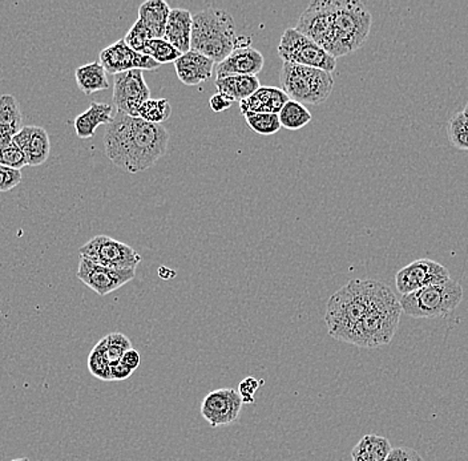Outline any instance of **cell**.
<instances>
[{"instance_id": "cell-1", "label": "cell", "mask_w": 468, "mask_h": 461, "mask_svg": "<svg viewBox=\"0 0 468 461\" xmlns=\"http://www.w3.org/2000/svg\"><path fill=\"white\" fill-rule=\"evenodd\" d=\"M372 23V14L358 0H314L298 19L295 30L337 60L360 50Z\"/></svg>"}, {"instance_id": "cell-2", "label": "cell", "mask_w": 468, "mask_h": 461, "mask_svg": "<svg viewBox=\"0 0 468 461\" xmlns=\"http://www.w3.org/2000/svg\"><path fill=\"white\" fill-rule=\"evenodd\" d=\"M169 133L163 125L117 112L105 134V153L112 164L139 173L152 168L165 154Z\"/></svg>"}, {"instance_id": "cell-3", "label": "cell", "mask_w": 468, "mask_h": 461, "mask_svg": "<svg viewBox=\"0 0 468 461\" xmlns=\"http://www.w3.org/2000/svg\"><path fill=\"white\" fill-rule=\"evenodd\" d=\"M382 282L373 280H352L330 297L324 323L330 337L349 343L352 332L372 308Z\"/></svg>"}, {"instance_id": "cell-4", "label": "cell", "mask_w": 468, "mask_h": 461, "mask_svg": "<svg viewBox=\"0 0 468 461\" xmlns=\"http://www.w3.org/2000/svg\"><path fill=\"white\" fill-rule=\"evenodd\" d=\"M251 37L238 36L231 14L208 7L194 15L191 50L209 57L216 64L237 47L251 45Z\"/></svg>"}, {"instance_id": "cell-5", "label": "cell", "mask_w": 468, "mask_h": 461, "mask_svg": "<svg viewBox=\"0 0 468 461\" xmlns=\"http://www.w3.org/2000/svg\"><path fill=\"white\" fill-rule=\"evenodd\" d=\"M401 303L389 286L382 283L377 297L350 337V345L363 348H377L389 345L398 330Z\"/></svg>"}, {"instance_id": "cell-6", "label": "cell", "mask_w": 468, "mask_h": 461, "mask_svg": "<svg viewBox=\"0 0 468 461\" xmlns=\"http://www.w3.org/2000/svg\"><path fill=\"white\" fill-rule=\"evenodd\" d=\"M281 90L289 100L305 105H321L329 99L334 79L333 74L317 68L284 63L280 74Z\"/></svg>"}, {"instance_id": "cell-7", "label": "cell", "mask_w": 468, "mask_h": 461, "mask_svg": "<svg viewBox=\"0 0 468 461\" xmlns=\"http://www.w3.org/2000/svg\"><path fill=\"white\" fill-rule=\"evenodd\" d=\"M463 299V289L453 278L444 283L421 289L399 299L402 313L416 318H441L455 311Z\"/></svg>"}, {"instance_id": "cell-8", "label": "cell", "mask_w": 468, "mask_h": 461, "mask_svg": "<svg viewBox=\"0 0 468 461\" xmlns=\"http://www.w3.org/2000/svg\"><path fill=\"white\" fill-rule=\"evenodd\" d=\"M278 55L284 63L317 68L333 74L337 67V60L324 51L317 43L303 35L295 28H288L281 36Z\"/></svg>"}, {"instance_id": "cell-9", "label": "cell", "mask_w": 468, "mask_h": 461, "mask_svg": "<svg viewBox=\"0 0 468 461\" xmlns=\"http://www.w3.org/2000/svg\"><path fill=\"white\" fill-rule=\"evenodd\" d=\"M80 257L112 269H134L142 262V256L126 243L108 236H96L79 249Z\"/></svg>"}, {"instance_id": "cell-10", "label": "cell", "mask_w": 468, "mask_h": 461, "mask_svg": "<svg viewBox=\"0 0 468 461\" xmlns=\"http://www.w3.org/2000/svg\"><path fill=\"white\" fill-rule=\"evenodd\" d=\"M114 99L117 112L139 117V110L151 99V90L146 84L143 71L132 70L114 76Z\"/></svg>"}, {"instance_id": "cell-11", "label": "cell", "mask_w": 468, "mask_h": 461, "mask_svg": "<svg viewBox=\"0 0 468 461\" xmlns=\"http://www.w3.org/2000/svg\"><path fill=\"white\" fill-rule=\"evenodd\" d=\"M451 280L450 271L433 260H416L396 273L395 285L402 296Z\"/></svg>"}, {"instance_id": "cell-12", "label": "cell", "mask_w": 468, "mask_h": 461, "mask_svg": "<svg viewBox=\"0 0 468 461\" xmlns=\"http://www.w3.org/2000/svg\"><path fill=\"white\" fill-rule=\"evenodd\" d=\"M76 276L92 291L99 294L100 297H105L134 280L136 270L134 269L122 270V269L105 268V266L97 265V263L80 257Z\"/></svg>"}, {"instance_id": "cell-13", "label": "cell", "mask_w": 468, "mask_h": 461, "mask_svg": "<svg viewBox=\"0 0 468 461\" xmlns=\"http://www.w3.org/2000/svg\"><path fill=\"white\" fill-rule=\"evenodd\" d=\"M243 399L234 388H220L209 392L201 403V415L214 427L231 426L237 422L243 409Z\"/></svg>"}, {"instance_id": "cell-14", "label": "cell", "mask_w": 468, "mask_h": 461, "mask_svg": "<svg viewBox=\"0 0 468 461\" xmlns=\"http://www.w3.org/2000/svg\"><path fill=\"white\" fill-rule=\"evenodd\" d=\"M99 63L109 74L126 73V71H156L159 70V63L152 57L136 53L126 45L124 39L117 40L114 44L100 53Z\"/></svg>"}, {"instance_id": "cell-15", "label": "cell", "mask_w": 468, "mask_h": 461, "mask_svg": "<svg viewBox=\"0 0 468 461\" xmlns=\"http://www.w3.org/2000/svg\"><path fill=\"white\" fill-rule=\"evenodd\" d=\"M265 59L260 51L252 45L237 47L226 59L218 63L217 77L257 76L263 71Z\"/></svg>"}, {"instance_id": "cell-16", "label": "cell", "mask_w": 468, "mask_h": 461, "mask_svg": "<svg viewBox=\"0 0 468 461\" xmlns=\"http://www.w3.org/2000/svg\"><path fill=\"white\" fill-rule=\"evenodd\" d=\"M14 142L25 153L27 165H43L50 157V136L43 127H23L19 133L14 136Z\"/></svg>"}, {"instance_id": "cell-17", "label": "cell", "mask_w": 468, "mask_h": 461, "mask_svg": "<svg viewBox=\"0 0 468 461\" xmlns=\"http://www.w3.org/2000/svg\"><path fill=\"white\" fill-rule=\"evenodd\" d=\"M174 64L180 82L188 87H194L211 79L216 63L191 50L183 54Z\"/></svg>"}, {"instance_id": "cell-18", "label": "cell", "mask_w": 468, "mask_h": 461, "mask_svg": "<svg viewBox=\"0 0 468 461\" xmlns=\"http://www.w3.org/2000/svg\"><path fill=\"white\" fill-rule=\"evenodd\" d=\"M194 15L185 8H171L163 39L174 45L181 54L191 51Z\"/></svg>"}, {"instance_id": "cell-19", "label": "cell", "mask_w": 468, "mask_h": 461, "mask_svg": "<svg viewBox=\"0 0 468 461\" xmlns=\"http://www.w3.org/2000/svg\"><path fill=\"white\" fill-rule=\"evenodd\" d=\"M288 102L289 97L281 88L260 87L252 96L240 103V110L243 114L248 112L278 114Z\"/></svg>"}, {"instance_id": "cell-20", "label": "cell", "mask_w": 468, "mask_h": 461, "mask_svg": "<svg viewBox=\"0 0 468 461\" xmlns=\"http://www.w3.org/2000/svg\"><path fill=\"white\" fill-rule=\"evenodd\" d=\"M114 120V108L105 103L92 102L90 108L75 119V133L80 139H91L100 125H109Z\"/></svg>"}, {"instance_id": "cell-21", "label": "cell", "mask_w": 468, "mask_h": 461, "mask_svg": "<svg viewBox=\"0 0 468 461\" xmlns=\"http://www.w3.org/2000/svg\"><path fill=\"white\" fill-rule=\"evenodd\" d=\"M171 7L164 0H148L139 8V20L152 39H163Z\"/></svg>"}, {"instance_id": "cell-22", "label": "cell", "mask_w": 468, "mask_h": 461, "mask_svg": "<svg viewBox=\"0 0 468 461\" xmlns=\"http://www.w3.org/2000/svg\"><path fill=\"white\" fill-rule=\"evenodd\" d=\"M260 87L258 76H226L216 79L217 93L228 97L232 103L248 99Z\"/></svg>"}, {"instance_id": "cell-23", "label": "cell", "mask_w": 468, "mask_h": 461, "mask_svg": "<svg viewBox=\"0 0 468 461\" xmlns=\"http://www.w3.org/2000/svg\"><path fill=\"white\" fill-rule=\"evenodd\" d=\"M77 87L83 93L92 94L99 91L108 90L107 73L99 62L82 65L75 71Z\"/></svg>"}, {"instance_id": "cell-24", "label": "cell", "mask_w": 468, "mask_h": 461, "mask_svg": "<svg viewBox=\"0 0 468 461\" xmlns=\"http://www.w3.org/2000/svg\"><path fill=\"white\" fill-rule=\"evenodd\" d=\"M392 449V444L386 437L366 435L353 448V461H384Z\"/></svg>"}, {"instance_id": "cell-25", "label": "cell", "mask_w": 468, "mask_h": 461, "mask_svg": "<svg viewBox=\"0 0 468 461\" xmlns=\"http://www.w3.org/2000/svg\"><path fill=\"white\" fill-rule=\"evenodd\" d=\"M23 117L18 100L13 94L0 96V136L14 137L22 130Z\"/></svg>"}, {"instance_id": "cell-26", "label": "cell", "mask_w": 468, "mask_h": 461, "mask_svg": "<svg viewBox=\"0 0 468 461\" xmlns=\"http://www.w3.org/2000/svg\"><path fill=\"white\" fill-rule=\"evenodd\" d=\"M278 119H280L281 127L289 131H298L306 127L312 122L313 117L305 105L289 100L278 113Z\"/></svg>"}, {"instance_id": "cell-27", "label": "cell", "mask_w": 468, "mask_h": 461, "mask_svg": "<svg viewBox=\"0 0 468 461\" xmlns=\"http://www.w3.org/2000/svg\"><path fill=\"white\" fill-rule=\"evenodd\" d=\"M97 345L102 348L103 358L109 368L119 363L125 351L132 348L131 340L122 332H112L108 337L103 338Z\"/></svg>"}, {"instance_id": "cell-28", "label": "cell", "mask_w": 468, "mask_h": 461, "mask_svg": "<svg viewBox=\"0 0 468 461\" xmlns=\"http://www.w3.org/2000/svg\"><path fill=\"white\" fill-rule=\"evenodd\" d=\"M172 105L166 99H149L140 107L139 117L152 124L163 125L171 117Z\"/></svg>"}, {"instance_id": "cell-29", "label": "cell", "mask_w": 468, "mask_h": 461, "mask_svg": "<svg viewBox=\"0 0 468 461\" xmlns=\"http://www.w3.org/2000/svg\"><path fill=\"white\" fill-rule=\"evenodd\" d=\"M244 117H245L248 127L261 136H272L283 128L278 114L248 112V113L244 114Z\"/></svg>"}, {"instance_id": "cell-30", "label": "cell", "mask_w": 468, "mask_h": 461, "mask_svg": "<svg viewBox=\"0 0 468 461\" xmlns=\"http://www.w3.org/2000/svg\"><path fill=\"white\" fill-rule=\"evenodd\" d=\"M143 55L152 57L162 65L176 62L183 54L164 39H151L146 43Z\"/></svg>"}, {"instance_id": "cell-31", "label": "cell", "mask_w": 468, "mask_h": 461, "mask_svg": "<svg viewBox=\"0 0 468 461\" xmlns=\"http://www.w3.org/2000/svg\"><path fill=\"white\" fill-rule=\"evenodd\" d=\"M0 165L18 169V171L27 166L25 153L15 144L14 137L0 136Z\"/></svg>"}, {"instance_id": "cell-32", "label": "cell", "mask_w": 468, "mask_h": 461, "mask_svg": "<svg viewBox=\"0 0 468 461\" xmlns=\"http://www.w3.org/2000/svg\"><path fill=\"white\" fill-rule=\"evenodd\" d=\"M449 139L453 147L468 151V116L463 112H458L451 117Z\"/></svg>"}, {"instance_id": "cell-33", "label": "cell", "mask_w": 468, "mask_h": 461, "mask_svg": "<svg viewBox=\"0 0 468 461\" xmlns=\"http://www.w3.org/2000/svg\"><path fill=\"white\" fill-rule=\"evenodd\" d=\"M151 39L152 36L149 35L148 30L144 27V25L137 19L136 23L132 25L131 30L126 34L124 42L129 48H132V50L136 51V53L143 54L146 43Z\"/></svg>"}, {"instance_id": "cell-34", "label": "cell", "mask_w": 468, "mask_h": 461, "mask_svg": "<svg viewBox=\"0 0 468 461\" xmlns=\"http://www.w3.org/2000/svg\"><path fill=\"white\" fill-rule=\"evenodd\" d=\"M88 368H90L91 374L95 378L112 382L111 368H109L108 363L103 358L102 348H99V345L95 346L90 357H88Z\"/></svg>"}, {"instance_id": "cell-35", "label": "cell", "mask_w": 468, "mask_h": 461, "mask_svg": "<svg viewBox=\"0 0 468 461\" xmlns=\"http://www.w3.org/2000/svg\"><path fill=\"white\" fill-rule=\"evenodd\" d=\"M22 171L0 165V193L10 191L22 182Z\"/></svg>"}, {"instance_id": "cell-36", "label": "cell", "mask_w": 468, "mask_h": 461, "mask_svg": "<svg viewBox=\"0 0 468 461\" xmlns=\"http://www.w3.org/2000/svg\"><path fill=\"white\" fill-rule=\"evenodd\" d=\"M261 382H258L254 378L248 377L240 383L238 386V394H240L241 399H243L244 403H248V405H252L254 403V394L258 391V388L261 387Z\"/></svg>"}, {"instance_id": "cell-37", "label": "cell", "mask_w": 468, "mask_h": 461, "mask_svg": "<svg viewBox=\"0 0 468 461\" xmlns=\"http://www.w3.org/2000/svg\"><path fill=\"white\" fill-rule=\"evenodd\" d=\"M384 461H423V459L414 449L398 446L390 451L389 456Z\"/></svg>"}, {"instance_id": "cell-38", "label": "cell", "mask_w": 468, "mask_h": 461, "mask_svg": "<svg viewBox=\"0 0 468 461\" xmlns=\"http://www.w3.org/2000/svg\"><path fill=\"white\" fill-rule=\"evenodd\" d=\"M120 362H122L126 368L134 371V369L139 368L140 363H142V357H140L139 351L134 350V348H129V350L125 351V354L123 355Z\"/></svg>"}, {"instance_id": "cell-39", "label": "cell", "mask_w": 468, "mask_h": 461, "mask_svg": "<svg viewBox=\"0 0 468 461\" xmlns=\"http://www.w3.org/2000/svg\"><path fill=\"white\" fill-rule=\"evenodd\" d=\"M234 103L228 99V97L224 96V94L214 93V96L209 100V105H211L212 111L214 112H224L229 110L232 107Z\"/></svg>"}, {"instance_id": "cell-40", "label": "cell", "mask_w": 468, "mask_h": 461, "mask_svg": "<svg viewBox=\"0 0 468 461\" xmlns=\"http://www.w3.org/2000/svg\"><path fill=\"white\" fill-rule=\"evenodd\" d=\"M134 371L126 368L122 362L116 363V365L111 366V378L112 380H125L128 379Z\"/></svg>"}, {"instance_id": "cell-41", "label": "cell", "mask_w": 468, "mask_h": 461, "mask_svg": "<svg viewBox=\"0 0 468 461\" xmlns=\"http://www.w3.org/2000/svg\"><path fill=\"white\" fill-rule=\"evenodd\" d=\"M13 461H30V459H28V457H20V459H15Z\"/></svg>"}, {"instance_id": "cell-42", "label": "cell", "mask_w": 468, "mask_h": 461, "mask_svg": "<svg viewBox=\"0 0 468 461\" xmlns=\"http://www.w3.org/2000/svg\"><path fill=\"white\" fill-rule=\"evenodd\" d=\"M463 113L467 114V116H468V102H467L466 107H464Z\"/></svg>"}]
</instances>
